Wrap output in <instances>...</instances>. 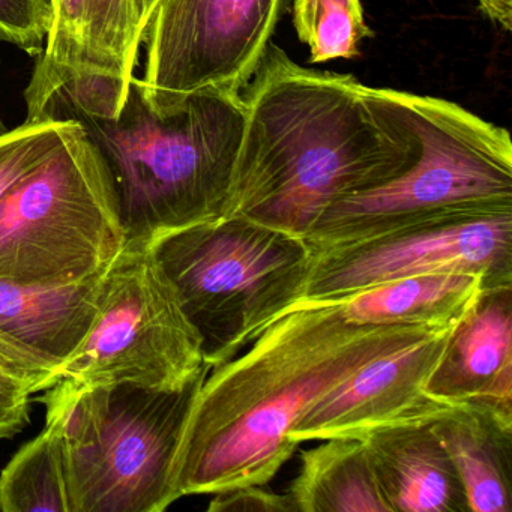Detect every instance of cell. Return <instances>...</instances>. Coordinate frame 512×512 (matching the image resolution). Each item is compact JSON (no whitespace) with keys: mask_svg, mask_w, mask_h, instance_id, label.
<instances>
[{"mask_svg":"<svg viewBox=\"0 0 512 512\" xmlns=\"http://www.w3.org/2000/svg\"><path fill=\"white\" fill-rule=\"evenodd\" d=\"M241 94L244 134L224 218L305 239L338 200L385 184L418 155L394 89L308 70L275 44Z\"/></svg>","mask_w":512,"mask_h":512,"instance_id":"obj_1","label":"cell"},{"mask_svg":"<svg viewBox=\"0 0 512 512\" xmlns=\"http://www.w3.org/2000/svg\"><path fill=\"white\" fill-rule=\"evenodd\" d=\"M440 331L356 325L338 302L290 308L203 380L173 461L176 499L268 485L298 449L290 430L317 401L370 362Z\"/></svg>","mask_w":512,"mask_h":512,"instance_id":"obj_2","label":"cell"},{"mask_svg":"<svg viewBox=\"0 0 512 512\" xmlns=\"http://www.w3.org/2000/svg\"><path fill=\"white\" fill-rule=\"evenodd\" d=\"M76 124L109 169L127 242L152 245L229 212L245 125L241 92H202L160 116L134 77L116 118Z\"/></svg>","mask_w":512,"mask_h":512,"instance_id":"obj_3","label":"cell"},{"mask_svg":"<svg viewBox=\"0 0 512 512\" xmlns=\"http://www.w3.org/2000/svg\"><path fill=\"white\" fill-rule=\"evenodd\" d=\"M418 142L409 169L326 209L311 254L488 215L512 214L508 130L443 98L395 91Z\"/></svg>","mask_w":512,"mask_h":512,"instance_id":"obj_4","label":"cell"},{"mask_svg":"<svg viewBox=\"0 0 512 512\" xmlns=\"http://www.w3.org/2000/svg\"><path fill=\"white\" fill-rule=\"evenodd\" d=\"M209 367L175 391L59 380L40 398L64 449L70 512H163L176 451Z\"/></svg>","mask_w":512,"mask_h":512,"instance_id":"obj_5","label":"cell"},{"mask_svg":"<svg viewBox=\"0 0 512 512\" xmlns=\"http://www.w3.org/2000/svg\"><path fill=\"white\" fill-rule=\"evenodd\" d=\"M152 247L211 368L244 352L299 301L311 262L304 239L239 217L179 230Z\"/></svg>","mask_w":512,"mask_h":512,"instance_id":"obj_6","label":"cell"},{"mask_svg":"<svg viewBox=\"0 0 512 512\" xmlns=\"http://www.w3.org/2000/svg\"><path fill=\"white\" fill-rule=\"evenodd\" d=\"M125 242L112 176L80 125L0 203V280L64 284L103 274Z\"/></svg>","mask_w":512,"mask_h":512,"instance_id":"obj_7","label":"cell"},{"mask_svg":"<svg viewBox=\"0 0 512 512\" xmlns=\"http://www.w3.org/2000/svg\"><path fill=\"white\" fill-rule=\"evenodd\" d=\"M203 367L202 337L154 247L125 242L104 272L91 331L47 377L43 391L59 380L175 391Z\"/></svg>","mask_w":512,"mask_h":512,"instance_id":"obj_8","label":"cell"},{"mask_svg":"<svg viewBox=\"0 0 512 512\" xmlns=\"http://www.w3.org/2000/svg\"><path fill=\"white\" fill-rule=\"evenodd\" d=\"M284 0H161L146 29L140 79L167 116L208 91L242 92L271 44Z\"/></svg>","mask_w":512,"mask_h":512,"instance_id":"obj_9","label":"cell"},{"mask_svg":"<svg viewBox=\"0 0 512 512\" xmlns=\"http://www.w3.org/2000/svg\"><path fill=\"white\" fill-rule=\"evenodd\" d=\"M433 274L481 275L485 289L512 286V214L455 221L311 254L304 292L293 307L343 301L382 284Z\"/></svg>","mask_w":512,"mask_h":512,"instance_id":"obj_10","label":"cell"},{"mask_svg":"<svg viewBox=\"0 0 512 512\" xmlns=\"http://www.w3.org/2000/svg\"><path fill=\"white\" fill-rule=\"evenodd\" d=\"M454 328L382 356L353 373L296 422L290 442L299 448L310 440L361 437L385 425L430 421L448 410L451 404L431 398L424 385Z\"/></svg>","mask_w":512,"mask_h":512,"instance_id":"obj_11","label":"cell"},{"mask_svg":"<svg viewBox=\"0 0 512 512\" xmlns=\"http://www.w3.org/2000/svg\"><path fill=\"white\" fill-rule=\"evenodd\" d=\"M145 40L134 0H53L43 52L25 91V122L71 80L107 79L130 89Z\"/></svg>","mask_w":512,"mask_h":512,"instance_id":"obj_12","label":"cell"},{"mask_svg":"<svg viewBox=\"0 0 512 512\" xmlns=\"http://www.w3.org/2000/svg\"><path fill=\"white\" fill-rule=\"evenodd\" d=\"M424 389L434 400L478 404L512 422V286L484 289L452 329Z\"/></svg>","mask_w":512,"mask_h":512,"instance_id":"obj_13","label":"cell"},{"mask_svg":"<svg viewBox=\"0 0 512 512\" xmlns=\"http://www.w3.org/2000/svg\"><path fill=\"white\" fill-rule=\"evenodd\" d=\"M359 439L391 512H469L466 490L431 419L374 428Z\"/></svg>","mask_w":512,"mask_h":512,"instance_id":"obj_14","label":"cell"},{"mask_svg":"<svg viewBox=\"0 0 512 512\" xmlns=\"http://www.w3.org/2000/svg\"><path fill=\"white\" fill-rule=\"evenodd\" d=\"M103 277L104 272L64 284L0 280V337L52 374L91 331Z\"/></svg>","mask_w":512,"mask_h":512,"instance_id":"obj_15","label":"cell"},{"mask_svg":"<svg viewBox=\"0 0 512 512\" xmlns=\"http://www.w3.org/2000/svg\"><path fill=\"white\" fill-rule=\"evenodd\" d=\"M466 490L469 512H512V422L478 404L431 419Z\"/></svg>","mask_w":512,"mask_h":512,"instance_id":"obj_16","label":"cell"},{"mask_svg":"<svg viewBox=\"0 0 512 512\" xmlns=\"http://www.w3.org/2000/svg\"><path fill=\"white\" fill-rule=\"evenodd\" d=\"M485 281L481 275L433 274L403 278L338 301L356 325L454 328L472 310Z\"/></svg>","mask_w":512,"mask_h":512,"instance_id":"obj_17","label":"cell"},{"mask_svg":"<svg viewBox=\"0 0 512 512\" xmlns=\"http://www.w3.org/2000/svg\"><path fill=\"white\" fill-rule=\"evenodd\" d=\"M287 493L296 512H391L359 437H331L302 451Z\"/></svg>","mask_w":512,"mask_h":512,"instance_id":"obj_18","label":"cell"},{"mask_svg":"<svg viewBox=\"0 0 512 512\" xmlns=\"http://www.w3.org/2000/svg\"><path fill=\"white\" fill-rule=\"evenodd\" d=\"M70 512L61 437L53 422L0 472V512Z\"/></svg>","mask_w":512,"mask_h":512,"instance_id":"obj_19","label":"cell"},{"mask_svg":"<svg viewBox=\"0 0 512 512\" xmlns=\"http://www.w3.org/2000/svg\"><path fill=\"white\" fill-rule=\"evenodd\" d=\"M293 25L313 64L356 58L362 41L374 35L361 0H293Z\"/></svg>","mask_w":512,"mask_h":512,"instance_id":"obj_20","label":"cell"},{"mask_svg":"<svg viewBox=\"0 0 512 512\" xmlns=\"http://www.w3.org/2000/svg\"><path fill=\"white\" fill-rule=\"evenodd\" d=\"M76 122H25L0 136V203L76 130Z\"/></svg>","mask_w":512,"mask_h":512,"instance_id":"obj_21","label":"cell"},{"mask_svg":"<svg viewBox=\"0 0 512 512\" xmlns=\"http://www.w3.org/2000/svg\"><path fill=\"white\" fill-rule=\"evenodd\" d=\"M49 371L0 337V442L22 433L31 419V397L41 392Z\"/></svg>","mask_w":512,"mask_h":512,"instance_id":"obj_22","label":"cell"},{"mask_svg":"<svg viewBox=\"0 0 512 512\" xmlns=\"http://www.w3.org/2000/svg\"><path fill=\"white\" fill-rule=\"evenodd\" d=\"M53 16V0H0V41L38 58Z\"/></svg>","mask_w":512,"mask_h":512,"instance_id":"obj_23","label":"cell"},{"mask_svg":"<svg viewBox=\"0 0 512 512\" xmlns=\"http://www.w3.org/2000/svg\"><path fill=\"white\" fill-rule=\"evenodd\" d=\"M212 496L208 512H296L289 493H275L266 485H245Z\"/></svg>","mask_w":512,"mask_h":512,"instance_id":"obj_24","label":"cell"},{"mask_svg":"<svg viewBox=\"0 0 512 512\" xmlns=\"http://www.w3.org/2000/svg\"><path fill=\"white\" fill-rule=\"evenodd\" d=\"M485 17L503 31H512V0H476Z\"/></svg>","mask_w":512,"mask_h":512,"instance_id":"obj_25","label":"cell"},{"mask_svg":"<svg viewBox=\"0 0 512 512\" xmlns=\"http://www.w3.org/2000/svg\"><path fill=\"white\" fill-rule=\"evenodd\" d=\"M134 2H136V10L137 16H139L140 29H142L143 35H145L149 22H151L152 16H154L155 10H157L161 0H134Z\"/></svg>","mask_w":512,"mask_h":512,"instance_id":"obj_26","label":"cell"},{"mask_svg":"<svg viewBox=\"0 0 512 512\" xmlns=\"http://www.w3.org/2000/svg\"><path fill=\"white\" fill-rule=\"evenodd\" d=\"M7 131V125L4 124V119H2V115H0V136H4Z\"/></svg>","mask_w":512,"mask_h":512,"instance_id":"obj_27","label":"cell"}]
</instances>
